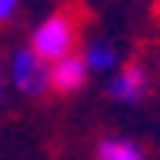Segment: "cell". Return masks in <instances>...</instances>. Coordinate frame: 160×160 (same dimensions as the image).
Listing matches in <instances>:
<instances>
[{"label": "cell", "instance_id": "obj_4", "mask_svg": "<svg viewBox=\"0 0 160 160\" xmlns=\"http://www.w3.org/2000/svg\"><path fill=\"white\" fill-rule=\"evenodd\" d=\"M87 77L90 70L80 53H67V57L50 63V90H57V93H77L87 83Z\"/></svg>", "mask_w": 160, "mask_h": 160}, {"label": "cell", "instance_id": "obj_6", "mask_svg": "<svg viewBox=\"0 0 160 160\" xmlns=\"http://www.w3.org/2000/svg\"><path fill=\"white\" fill-rule=\"evenodd\" d=\"M83 63H87L90 73H103V77H110L113 70L123 63V57H120V50L110 43V40H90L87 47H83Z\"/></svg>", "mask_w": 160, "mask_h": 160}, {"label": "cell", "instance_id": "obj_5", "mask_svg": "<svg viewBox=\"0 0 160 160\" xmlns=\"http://www.w3.org/2000/svg\"><path fill=\"white\" fill-rule=\"evenodd\" d=\"M93 160H147V150L140 147L137 140H130V137L110 133V137H100L97 140Z\"/></svg>", "mask_w": 160, "mask_h": 160}, {"label": "cell", "instance_id": "obj_2", "mask_svg": "<svg viewBox=\"0 0 160 160\" xmlns=\"http://www.w3.org/2000/svg\"><path fill=\"white\" fill-rule=\"evenodd\" d=\"M153 90V73L140 60H123L113 73L107 77V97L117 103H140Z\"/></svg>", "mask_w": 160, "mask_h": 160}, {"label": "cell", "instance_id": "obj_7", "mask_svg": "<svg viewBox=\"0 0 160 160\" xmlns=\"http://www.w3.org/2000/svg\"><path fill=\"white\" fill-rule=\"evenodd\" d=\"M13 10H17V0H0V23H7L13 17Z\"/></svg>", "mask_w": 160, "mask_h": 160}, {"label": "cell", "instance_id": "obj_1", "mask_svg": "<svg viewBox=\"0 0 160 160\" xmlns=\"http://www.w3.org/2000/svg\"><path fill=\"white\" fill-rule=\"evenodd\" d=\"M83 10L80 7H60L53 10L47 20H40L33 37H30V50L43 57L47 63L67 57V53H77V40H80V30H83Z\"/></svg>", "mask_w": 160, "mask_h": 160}, {"label": "cell", "instance_id": "obj_8", "mask_svg": "<svg viewBox=\"0 0 160 160\" xmlns=\"http://www.w3.org/2000/svg\"><path fill=\"white\" fill-rule=\"evenodd\" d=\"M0 93H3V73H0Z\"/></svg>", "mask_w": 160, "mask_h": 160}, {"label": "cell", "instance_id": "obj_3", "mask_svg": "<svg viewBox=\"0 0 160 160\" xmlns=\"http://www.w3.org/2000/svg\"><path fill=\"white\" fill-rule=\"evenodd\" d=\"M10 77H13L17 90L27 93V97H43V93H50V63L43 57H37L30 47H20L17 53H13Z\"/></svg>", "mask_w": 160, "mask_h": 160}]
</instances>
